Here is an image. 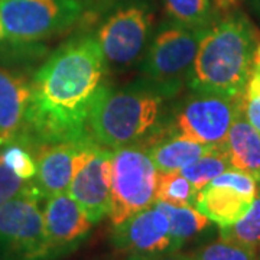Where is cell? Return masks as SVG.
Masks as SVG:
<instances>
[{"instance_id": "6da1fadb", "label": "cell", "mask_w": 260, "mask_h": 260, "mask_svg": "<svg viewBox=\"0 0 260 260\" xmlns=\"http://www.w3.org/2000/svg\"><path fill=\"white\" fill-rule=\"evenodd\" d=\"M107 62L95 35L67 41L30 80V100L18 139L30 149L91 139L88 119L107 87Z\"/></svg>"}, {"instance_id": "7a4b0ae2", "label": "cell", "mask_w": 260, "mask_h": 260, "mask_svg": "<svg viewBox=\"0 0 260 260\" xmlns=\"http://www.w3.org/2000/svg\"><path fill=\"white\" fill-rule=\"evenodd\" d=\"M259 42L249 18L239 10H229L203 34L188 87L192 91L243 95Z\"/></svg>"}, {"instance_id": "3957f363", "label": "cell", "mask_w": 260, "mask_h": 260, "mask_svg": "<svg viewBox=\"0 0 260 260\" xmlns=\"http://www.w3.org/2000/svg\"><path fill=\"white\" fill-rule=\"evenodd\" d=\"M169 97L148 80L121 90L106 87L90 114L88 133L95 143L112 150L145 145L160 133L164 104Z\"/></svg>"}, {"instance_id": "277c9868", "label": "cell", "mask_w": 260, "mask_h": 260, "mask_svg": "<svg viewBox=\"0 0 260 260\" xmlns=\"http://www.w3.org/2000/svg\"><path fill=\"white\" fill-rule=\"evenodd\" d=\"M158 169L145 145H129L112 152L110 220L119 225L155 204Z\"/></svg>"}, {"instance_id": "5b68a950", "label": "cell", "mask_w": 260, "mask_h": 260, "mask_svg": "<svg viewBox=\"0 0 260 260\" xmlns=\"http://www.w3.org/2000/svg\"><path fill=\"white\" fill-rule=\"evenodd\" d=\"M42 200L30 181L22 194L0 205V260H51Z\"/></svg>"}, {"instance_id": "8992f818", "label": "cell", "mask_w": 260, "mask_h": 260, "mask_svg": "<svg viewBox=\"0 0 260 260\" xmlns=\"http://www.w3.org/2000/svg\"><path fill=\"white\" fill-rule=\"evenodd\" d=\"M83 0H0L6 39L25 45L58 35L80 20Z\"/></svg>"}, {"instance_id": "52a82bcc", "label": "cell", "mask_w": 260, "mask_h": 260, "mask_svg": "<svg viewBox=\"0 0 260 260\" xmlns=\"http://www.w3.org/2000/svg\"><path fill=\"white\" fill-rule=\"evenodd\" d=\"M205 29L186 28L177 22L164 25L143 58L146 80L174 97L188 80Z\"/></svg>"}, {"instance_id": "ba28073f", "label": "cell", "mask_w": 260, "mask_h": 260, "mask_svg": "<svg viewBox=\"0 0 260 260\" xmlns=\"http://www.w3.org/2000/svg\"><path fill=\"white\" fill-rule=\"evenodd\" d=\"M242 112V95L192 91L175 114L174 130L171 132L204 145L221 146Z\"/></svg>"}, {"instance_id": "9c48e42d", "label": "cell", "mask_w": 260, "mask_h": 260, "mask_svg": "<svg viewBox=\"0 0 260 260\" xmlns=\"http://www.w3.org/2000/svg\"><path fill=\"white\" fill-rule=\"evenodd\" d=\"M112 149L93 139L84 145L74 177L68 188L93 224L110 214L112 207Z\"/></svg>"}, {"instance_id": "30bf717a", "label": "cell", "mask_w": 260, "mask_h": 260, "mask_svg": "<svg viewBox=\"0 0 260 260\" xmlns=\"http://www.w3.org/2000/svg\"><path fill=\"white\" fill-rule=\"evenodd\" d=\"M150 28L152 16L140 5L124 6L110 15L95 34L107 65L133 64L146 48Z\"/></svg>"}, {"instance_id": "8fae6325", "label": "cell", "mask_w": 260, "mask_h": 260, "mask_svg": "<svg viewBox=\"0 0 260 260\" xmlns=\"http://www.w3.org/2000/svg\"><path fill=\"white\" fill-rule=\"evenodd\" d=\"M113 227L114 249L126 260H149L175 251L172 249L168 217L155 204Z\"/></svg>"}, {"instance_id": "7c38bea8", "label": "cell", "mask_w": 260, "mask_h": 260, "mask_svg": "<svg viewBox=\"0 0 260 260\" xmlns=\"http://www.w3.org/2000/svg\"><path fill=\"white\" fill-rule=\"evenodd\" d=\"M44 224L51 260L74 250L87 237L93 225L70 192L47 198Z\"/></svg>"}, {"instance_id": "4fadbf2b", "label": "cell", "mask_w": 260, "mask_h": 260, "mask_svg": "<svg viewBox=\"0 0 260 260\" xmlns=\"http://www.w3.org/2000/svg\"><path fill=\"white\" fill-rule=\"evenodd\" d=\"M88 140L91 139L81 142H58L38 149V171L34 184L45 200L52 195L68 191L84 145Z\"/></svg>"}, {"instance_id": "5bb4252c", "label": "cell", "mask_w": 260, "mask_h": 260, "mask_svg": "<svg viewBox=\"0 0 260 260\" xmlns=\"http://www.w3.org/2000/svg\"><path fill=\"white\" fill-rule=\"evenodd\" d=\"M30 100V81L0 68V146L20 136Z\"/></svg>"}, {"instance_id": "9a60e30c", "label": "cell", "mask_w": 260, "mask_h": 260, "mask_svg": "<svg viewBox=\"0 0 260 260\" xmlns=\"http://www.w3.org/2000/svg\"><path fill=\"white\" fill-rule=\"evenodd\" d=\"M253 201L254 198L233 186L210 182L198 192L195 207L213 223L225 227L239 221Z\"/></svg>"}, {"instance_id": "2e32d148", "label": "cell", "mask_w": 260, "mask_h": 260, "mask_svg": "<svg viewBox=\"0 0 260 260\" xmlns=\"http://www.w3.org/2000/svg\"><path fill=\"white\" fill-rule=\"evenodd\" d=\"M223 149L233 169L246 172L260 182V133L242 112L232 124Z\"/></svg>"}, {"instance_id": "e0dca14e", "label": "cell", "mask_w": 260, "mask_h": 260, "mask_svg": "<svg viewBox=\"0 0 260 260\" xmlns=\"http://www.w3.org/2000/svg\"><path fill=\"white\" fill-rule=\"evenodd\" d=\"M150 142V146H146V149L158 172L181 171L215 148L178 135L175 132L168 133L167 136L159 133Z\"/></svg>"}, {"instance_id": "ac0fdd59", "label": "cell", "mask_w": 260, "mask_h": 260, "mask_svg": "<svg viewBox=\"0 0 260 260\" xmlns=\"http://www.w3.org/2000/svg\"><path fill=\"white\" fill-rule=\"evenodd\" d=\"M168 15L186 28L207 29L220 18L223 0H164Z\"/></svg>"}, {"instance_id": "d6986e66", "label": "cell", "mask_w": 260, "mask_h": 260, "mask_svg": "<svg viewBox=\"0 0 260 260\" xmlns=\"http://www.w3.org/2000/svg\"><path fill=\"white\" fill-rule=\"evenodd\" d=\"M155 205L168 217L174 250H179L184 243L205 230L211 223L197 207H177L167 203H155Z\"/></svg>"}, {"instance_id": "ffe728a7", "label": "cell", "mask_w": 260, "mask_h": 260, "mask_svg": "<svg viewBox=\"0 0 260 260\" xmlns=\"http://www.w3.org/2000/svg\"><path fill=\"white\" fill-rule=\"evenodd\" d=\"M198 189L186 179L181 171L159 172L155 203H167L177 207H195Z\"/></svg>"}, {"instance_id": "44dd1931", "label": "cell", "mask_w": 260, "mask_h": 260, "mask_svg": "<svg viewBox=\"0 0 260 260\" xmlns=\"http://www.w3.org/2000/svg\"><path fill=\"white\" fill-rule=\"evenodd\" d=\"M220 237L257 251L260 247V189L250 208L239 221L220 227Z\"/></svg>"}, {"instance_id": "7402d4cb", "label": "cell", "mask_w": 260, "mask_h": 260, "mask_svg": "<svg viewBox=\"0 0 260 260\" xmlns=\"http://www.w3.org/2000/svg\"><path fill=\"white\" fill-rule=\"evenodd\" d=\"M229 159L225 156L223 145L215 146L211 149L204 156L197 159L195 162L189 164L188 167L181 169V174L192 184V185L201 191L204 186H207L213 179L221 175L227 169H230Z\"/></svg>"}, {"instance_id": "603a6c76", "label": "cell", "mask_w": 260, "mask_h": 260, "mask_svg": "<svg viewBox=\"0 0 260 260\" xmlns=\"http://www.w3.org/2000/svg\"><path fill=\"white\" fill-rule=\"evenodd\" d=\"M2 158L5 164L23 181H34L37 177V158L32 153V149L25 143L13 140L0 146Z\"/></svg>"}, {"instance_id": "cb8c5ba5", "label": "cell", "mask_w": 260, "mask_h": 260, "mask_svg": "<svg viewBox=\"0 0 260 260\" xmlns=\"http://www.w3.org/2000/svg\"><path fill=\"white\" fill-rule=\"evenodd\" d=\"M191 260H257V253L220 237L201 247L191 256Z\"/></svg>"}, {"instance_id": "d4e9b609", "label": "cell", "mask_w": 260, "mask_h": 260, "mask_svg": "<svg viewBox=\"0 0 260 260\" xmlns=\"http://www.w3.org/2000/svg\"><path fill=\"white\" fill-rule=\"evenodd\" d=\"M242 103L244 116L260 133V42L256 49L249 81L242 95Z\"/></svg>"}, {"instance_id": "484cf974", "label": "cell", "mask_w": 260, "mask_h": 260, "mask_svg": "<svg viewBox=\"0 0 260 260\" xmlns=\"http://www.w3.org/2000/svg\"><path fill=\"white\" fill-rule=\"evenodd\" d=\"M30 181H23L10 169L0 153V205L8 203L28 188Z\"/></svg>"}, {"instance_id": "4316f807", "label": "cell", "mask_w": 260, "mask_h": 260, "mask_svg": "<svg viewBox=\"0 0 260 260\" xmlns=\"http://www.w3.org/2000/svg\"><path fill=\"white\" fill-rule=\"evenodd\" d=\"M149 260H191V256H189V254H184V253H179L178 250H175L168 251V253H164V254H160V256H156V257Z\"/></svg>"}, {"instance_id": "83f0119b", "label": "cell", "mask_w": 260, "mask_h": 260, "mask_svg": "<svg viewBox=\"0 0 260 260\" xmlns=\"http://www.w3.org/2000/svg\"><path fill=\"white\" fill-rule=\"evenodd\" d=\"M246 3L249 5V8L251 9V12H253L260 20V0H246Z\"/></svg>"}, {"instance_id": "f1b7e54d", "label": "cell", "mask_w": 260, "mask_h": 260, "mask_svg": "<svg viewBox=\"0 0 260 260\" xmlns=\"http://www.w3.org/2000/svg\"><path fill=\"white\" fill-rule=\"evenodd\" d=\"M6 39L5 35V28H3V23H2V18H0V42H3Z\"/></svg>"}, {"instance_id": "f546056e", "label": "cell", "mask_w": 260, "mask_h": 260, "mask_svg": "<svg viewBox=\"0 0 260 260\" xmlns=\"http://www.w3.org/2000/svg\"><path fill=\"white\" fill-rule=\"evenodd\" d=\"M256 253H257V260H260V247L257 249V251H256Z\"/></svg>"}]
</instances>
